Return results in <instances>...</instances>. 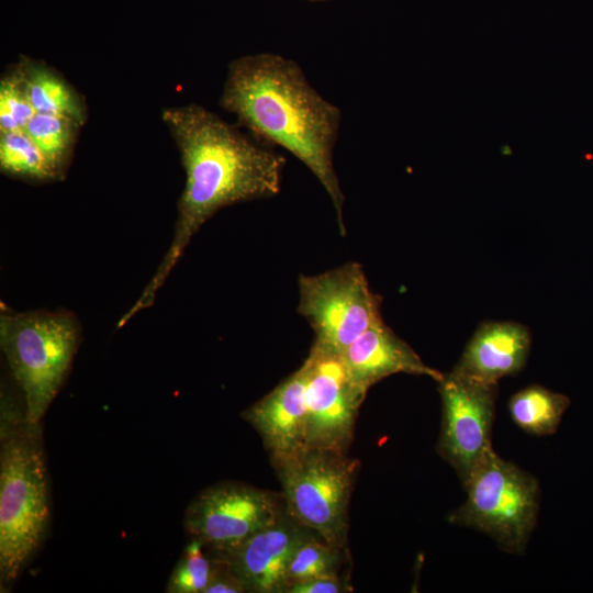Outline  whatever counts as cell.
Returning <instances> with one entry per match:
<instances>
[{"mask_svg":"<svg viewBox=\"0 0 593 593\" xmlns=\"http://www.w3.org/2000/svg\"><path fill=\"white\" fill-rule=\"evenodd\" d=\"M161 118L180 154L184 188L169 248L119 327L153 305L192 237L219 210L272 198L281 190L286 158L269 145L194 103L164 109Z\"/></svg>","mask_w":593,"mask_h":593,"instance_id":"cell-1","label":"cell"},{"mask_svg":"<svg viewBox=\"0 0 593 593\" xmlns=\"http://www.w3.org/2000/svg\"><path fill=\"white\" fill-rule=\"evenodd\" d=\"M220 105L255 138L284 148L310 169L329 195L344 234V194L333 161L342 112L310 85L299 64L273 53L234 59Z\"/></svg>","mask_w":593,"mask_h":593,"instance_id":"cell-2","label":"cell"},{"mask_svg":"<svg viewBox=\"0 0 593 593\" xmlns=\"http://www.w3.org/2000/svg\"><path fill=\"white\" fill-rule=\"evenodd\" d=\"M41 423L8 392L0 404V582L13 583L43 545L51 523Z\"/></svg>","mask_w":593,"mask_h":593,"instance_id":"cell-3","label":"cell"},{"mask_svg":"<svg viewBox=\"0 0 593 593\" xmlns=\"http://www.w3.org/2000/svg\"><path fill=\"white\" fill-rule=\"evenodd\" d=\"M79 343V323L68 311L16 312L1 305L0 346L30 422L41 423L67 378Z\"/></svg>","mask_w":593,"mask_h":593,"instance_id":"cell-4","label":"cell"},{"mask_svg":"<svg viewBox=\"0 0 593 593\" xmlns=\"http://www.w3.org/2000/svg\"><path fill=\"white\" fill-rule=\"evenodd\" d=\"M463 488L467 499L448 521L486 534L505 552L523 553L539 512L537 479L492 450Z\"/></svg>","mask_w":593,"mask_h":593,"instance_id":"cell-5","label":"cell"},{"mask_svg":"<svg viewBox=\"0 0 593 593\" xmlns=\"http://www.w3.org/2000/svg\"><path fill=\"white\" fill-rule=\"evenodd\" d=\"M272 462L287 512L322 540L344 548L358 461L343 450L306 446Z\"/></svg>","mask_w":593,"mask_h":593,"instance_id":"cell-6","label":"cell"},{"mask_svg":"<svg viewBox=\"0 0 593 593\" xmlns=\"http://www.w3.org/2000/svg\"><path fill=\"white\" fill-rule=\"evenodd\" d=\"M298 312L311 324L314 344L338 354L382 320L380 299L357 262L300 276Z\"/></svg>","mask_w":593,"mask_h":593,"instance_id":"cell-7","label":"cell"},{"mask_svg":"<svg viewBox=\"0 0 593 593\" xmlns=\"http://www.w3.org/2000/svg\"><path fill=\"white\" fill-rule=\"evenodd\" d=\"M441 427L437 452L456 471L462 484L493 450L491 441L497 383L455 371L438 381Z\"/></svg>","mask_w":593,"mask_h":593,"instance_id":"cell-8","label":"cell"},{"mask_svg":"<svg viewBox=\"0 0 593 593\" xmlns=\"http://www.w3.org/2000/svg\"><path fill=\"white\" fill-rule=\"evenodd\" d=\"M283 511L271 492L242 482L205 488L189 503L183 526L210 553L225 552L276 521Z\"/></svg>","mask_w":593,"mask_h":593,"instance_id":"cell-9","label":"cell"},{"mask_svg":"<svg viewBox=\"0 0 593 593\" xmlns=\"http://www.w3.org/2000/svg\"><path fill=\"white\" fill-rule=\"evenodd\" d=\"M306 376V446L346 451L367 391L350 377L342 354L313 344Z\"/></svg>","mask_w":593,"mask_h":593,"instance_id":"cell-10","label":"cell"},{"mask_svg":"<svg viewBox=\"0 0 593 593\" xmlns=\"http://www.w3.org/2000/svg\"><path fill=\"white\" fill-rule=\"evenodd\" d=\"M307 536L304 526L283 512L236 547L210 555L226 564L247 592L286 593L289 564Z\"/></svg>","mask_w":593,"mask_h":593,"instance_id":"cell-11","label":"cell"},{"mask_svg":"<svg viewBox=\"0 0 593 593\" xmlns=\"http://www.w3.org/2000/svg\"><path fill=\"white\" fill-rule=\"evenodd\" d=\"M305 389L306 376L302 365L243 413V417L261 436L272 459L306 447Z\"/></svg>","mask_w":593,"mask_h":593,"instance_id":"cell-12","label":"cell"},{"mask_svg":"<svg viewBox=\"0 0 593 593\" xmlns=\"http://www.w3.org/2000/svg\"><path fill=\"white\" fill-rule=\"evenodd\" d=\"M342 358L353 380L366 391L395 373L426 376L437 382L444 376L424 363L383 320L363 332L342 353Z\"/></svg>","mask_w":593,"mask_h":593,"instance_id":"cell-13","label":"cell"},{"mask_svg":"<svg viewBox=\"0 0 593 593\" xmlns=\"http://www.w3.org/2000/svg\"><path fill=\"white\" fill-rule=\"evenodd\" d=\"M530 343V333L521 323L485 322L477 328L452 371L497 383L523 369Z\"/></svg>","mask_w":593,"mask_h":593,"instance_id":"cell-14","label":"cell"},{"mask_svg":"<svg viewBox=\"0 0 593 593\" xmlns=\"http://www.w3.org/2000/svg\"><path fill=\"white\" fill-rule=\"evenodd\" d=\"M35 113L60 115L80 126L87 120L82 97L55 70L41 61L21 58L15 66Z\"/></svg>","mask_w":593,"mask_h":593,"instance_id":"cell-15","label":"cell"},{"mask_svg":"<svg viewBox=\"0 0 593 593\" xmlns=\"http://www.w3.org/2000/svg\"><path fill=\"white\" fill-rule=\"evenodd\" d=\"M569 405L567 395L533 384L511 398L508 410L511 418L521 429L532 435L547 436L556 433Z\"/></svg>","mask_w":593,"mask_h":593,"instance_id":"cell-16","label":"cell"},{"mask_svg":"<svg viewBox=\"0 0 593 593\" xmlns=\"http://www.w3.org/2000/svg\"><path fill=\"white\" fill-rule=\"evenodd\" d=\"M0 169L8 176L31 182L60 179L24 128L0 132Z\"/></svg>","mask_w":593,"mask_h":593,"instance_id":"cell-17","label":"cell"},{"mask_svg":"<svg viewBox=\"0 0 593 593\" xmlns=\"http://www.w3.org/2000/svg\"><path fill=\"white\" fill-rule=\"evenodd\" d=\"M80 127L78 123L65 116L35 113L24 130L61 178L69 164Z\"/></svg>","mask_w":593,"mask_h":593,"instance_id":"cell-18","label":"cell"},{"mask_svg":"<svg viewBox=\"0 0 593 593\" xmlns=\"http://www.w3.org/2000/svg\"><path fill=\"white\" fill-rule=\"evenodd\" d=\"M343 549L321 538L307 536L295 550L289 564L288 588L296 582L339 575Z\"/></svg>","mask_w":593,"mask_h":593,"instance_id":"cell-19","label":"cell"},{"mask_svg":"<svg viewBox=\"0 0 593 593\" xmlns=\"http://www.w3.org/2000/svg\"><path fill=\"white\" fill-rule=\"evenodd\" d=\"M214 570L215 561L206 553L204 545L195 538H190L169 577L166 592L204 593Z\"/></svg>","mask_w":593,"mask_h":593,"instance_id":"cell-20","label":"cell"},{"mask_svg":"<svg viewBox=\"0 0 593 593\" xmlns=\"http://www.w3.org/2000/svg\"><path fill=\"white\" fill-rule=\"evenodd\" d=\"M34 114L24 83L14 67L0 81V132L25 128Z\"/></svg>","mask_w":593,"mask_h":593,"instance_id":"cell-21","label":"cell"},{"mask_svg":"<svg viewBox=\"0 0 593 593\" xmlns=\"http://www.w3.org/2000/svg\"><path fill=\"white\" fill-rule=\"evenodd\" d=\"M214 560V559H213ZM215 561L213 577L204 593H245L247 592L240 580L226 564Z\"/></svg>","mask_w":593,"mask_h":593,"instance_id":"cell-22","label":"cell"},{"mask_svg":"<svg viewBox=\"0 0 593 593\" xmlns=\"http://www.w3.org/2000/svg\"><path fill=\"white\" fill-rule=\"evenodd\" d=\"M346 589L339 575H335L293 583L286 593H340Z\"/></svg>","mask_w":593,"mask_h":593,"instance_id":"cell-23","label":"cell"},{"mask_svg":"<svg viewBox=\"0 0 593 593\" xmlns=\"http://www.w3.org/2000/svg\"><path fill=\"white\" fill-rule=\"evenodd\" d=\"M311 1H318V0H311Z\"/></svg>","mask_w":593,"mask_h":593,"instance_id":"cell-24","label":"cell"}]
</instances>
